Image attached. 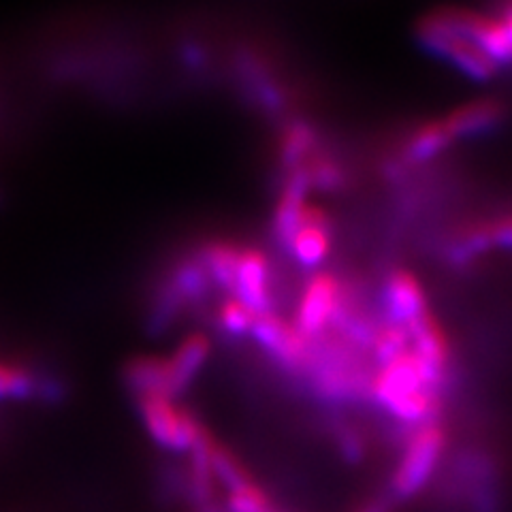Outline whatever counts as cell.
I'll return each instance as SVG.
<instances>
[{"label":"cell","mask_w":512,"mask_h":512,"mask_svg":"<svg viewBox=\"0 0 512 512\" xmlns=\"http://www.w3.org/2000/svg\"><path fill=\"white\" fill-rule=\"evenodd\" d=\"M442 387L429 378L412 348L402 357L382 365L372 376L370 397L399 423L423 427L436 423L442 408Z\"/></svg>","instance_id":"1"},{"label":"cell","mask_w":512,"mask_h":512,"mask_svg":"<svg viewBox=\"0 0 512 512\" xmlns=\"http://www.w3.org/2000/svg\"><path fill=\"white\" fill-rule=\"evenodd\" d=\"M416 32H419V39L429 52L438 54L470 79L489 82L498 73V64L491 62L463 32L461 11L431 13L419 24Z\"/></svg>","instance_id":"2"},{"label":"cell","mask_w":512,"mask_h":512,"mask_svg":"<svg viewBox=\"0 0 512 512\" xmlns=\"http://www.w3.org/2000/svg\"><path fill=\"white\" fill-rule=\"evenodd\" d=\"M444 448L446 431L438 421L416 427L404 444V453L399 457L397 468L393 470L389 498L393 502L416 498L427 487L429 480L434 478L442 461Z\"/></svg>","instance_id":"3"},{"label":"cell","mask_w":512,"mask_h":512,"mask_svg":"<svg viewBox=\"0 0 512 512\" xmlns=\"http://www.w3.org/2000/svg\"><path fill=\"white\" fill-rule=\"evenodd\" d=\"M141 421L146 425L152 440L171 451L188 453L201 444L207 436V429L186 410L175 406L173 399L160 395L137 397Z\"/></svg>","instance_id":"4"},{"label":"cell","mask_w":512,"mask_h":512,"mask_svg":"<svg viewBox=\"0 0 512 512\" xmlns=\"http://www.w3.org/2000/svg\"><path fill=\"white\" fill-rule=\"evenodd\" d=\"M252 338L259 342L271 357L286 370L303 372L310 357V340L303 338L295 325L286 323L276 314L256 316L250 329Z\"/></svg>","instance_id":"5"},{"label":"cell","mask_w":512,"mask_h":512,"mask_svg":"<svg viewBox=\"0 0 512 512\" xmlns=\"http://www.w3.org/2000/svg\"><path fill=\"white\" fill-rule=\"evenodd\" d=\"M340 291L342 284L329 274H318L308 282L306 291L301 295L295 320V327L303 338L314 340L323 335L340 301Z\"/></svg>","instance_id":"6"},{"label":"cell","mask_w":512,"mask_h":512,"mask_svg":"<svg viewBox=\"0 0 512 512\" xmlns=\"http://www.w3.org/2000/svg\"><path fill=\"white\" fill-rule=\"evenodd\" d=\"M406 329L410 335V344L414 346L412 352L423 363L425 372L438 387H444L448 363H451V344H448L438 318L427 310L423 316L406 325Z\"/></svg>","instance_id":"7"},{"label":"cell","mask_w":512,"mask_h":512,"mask_svg":"<svg viewBox=\"0 0 512 512\" xmlns=\"http://www.w3.org/2000/svg\"><path fill=\"white\" fill-rule=\"evenodd\" d=\"M382 293L391 323L406 327L427 312L425 288L408 269H393L384 280Z\"/></svg>","instance_id":"8"},{"label":"cell","mask_w":512,"mask_h":512,"mask_svg":"<svg viewBox=\"0 0 512 512\" xmlns=\"http://www.w3.org/2000/svg\"><path fill=\"white\" fill-rule=\"evenodd\" d=\"M269 265L265 254L259 250H242L237 269V288L235 297L244 308H248L254 316L274 314L271 310V295H269Z\"/></svg>","instance_id":"9"},{"label":"cell","mask_w":512,"mask_h":512,"mask_svg":"<svg viewBox=\"0 0 512 512\" xmlns=\"http://www.w3.org/2000/svg\"><path fill=\"white\" fill-rule=\"evenodd\" d=\"M506 120V105L500 99H476L459 105L444 118L448 133L453 139L480 137L493 133Z\"/></svg>","instance_id":"10"},{"label":"cell","mask_w":512,"mask_h":512,"mask_svg":"<svg viewBox=\"0 0 512 512\" xmlns=\"http://www.w3.org/2000/svg\"><path fill=\"white\" fill-rule=\"evenodd\" d=\"M331 250V229L325 212H320L318 207L306 205L301 218V229L297 231L291 252L295 261L303 267H316L327 259Z\"/></svg>","instance_id":"11"},{"label":"cell","mask_w":512,"mask_h":512,"mask_svg":"<svg viewBox=\"0 0 512 512\" xmlns=\"http://www.w3.org/2000/svg\"><path fill=\"white\" fill-rule=\"evenodd\" d=\"M461 26L466 37H470L498 67L512 62V39L502 18L461 11Z\"/></svg>","instance_id":"12"},{"label":"cell","mask_w":512,"mask_h":512,"mask_svg":"<svg viewBox=\"0 0 512 512\" xmlns=\"http://www.w3.org/2000/svg\"><path fill=\"white\" fill-rule=\"evenodd\" d=\"M207 355H210V342H207L205 335H190V338L175 350V355L169 359L173 402L175 397L182 395L188 389V384L195 380Z\"/></svg>","instance_id":"13"},{"label":"cell","mask_w":512,"mask_h":512,"mask_svg":"<svg viewBox=\"0 0 512 512\" xmlns=\"http://www.w3.org/2000/svg\"><path fill=\"white\" fill-rule=\"evenodd\" d=\"M124 382L128 389L143 395H160L171 399L169 359H135L124 367Z\"/></svg>","instance_id":"14"},{"label":"cell","mask_w":512,"mask_h":512,"mask_svg":"<svg viewBox=\"0 0 512 512\" xmlns=\"http://www.w3.org/2000/svg\"><path fill=\"white\" fill-rule=\"evenodd\" d=\"M239 256L242 250L233 244H210L201 252V265L210 276L212 284L220 286L222 291L235 297L237 288V269H239Z\"/></svg>","instance_id":"15"},{"label":"cell","mask_w":512,"mask_h":512,"mask_svg":"<svg viewBox=\"0 0 512 512\" xmlns=\"http://www.w3.org/2000/svg\"><path fill=\"white\" fill-rule=\"evenodd\" d=\"M453 135L448 133L444 120H431L414 128L408 143H406V158L410 163H427V160L436 158L444 150L451 148Z\"/></svg>","instance_id":"16"},{"label":"cell","mask_w":512,"mask_h":512,"mask_svg":"<svg viewBox=\"0 0 512 512\" xmlns=\"http://www.w3.org/2000/svg\"><path fill=\"white\" fill-rule=\"evenodd\" d=\"M316 143H318V137L310 124L295 122L288 126L284 137H282V146H280V160H282L284 173L288 175L306 165L308 160L314 156Z\"/></svg>","instance_id":"17"},{"label":"cell","mask_w":512,"mask_h":512,"mask_svg":"<svg viewBox=\"0 0 512 512\" xmlns=\"http://www.w3.org/2000/svg\"><path fill=\"white\" fill-rule=\"evenodd\" d=\"M210 468L216 483L227 489V493L254 483V478L244 463L239 461L227 446H220L216 442L210 451Z\"/></svg>","instance_id":"18"},{"label":"cell","mask_w":512,"mask_h":512,"mask_svg":"<svg viewBox=\"0 0 512 512\" xmlns=\"http://www.w3.org/2000/svg\"><path fill=\"white\" fill-rule=\"evenodd\" d=\"M370 348L374 352L376 361L380 363V367L387 365L410 350L408 329L404 325H397V323L382 325V327H378Z\"/></svg>","instance_id":"19"},{"label":"cell","mask_w":512,"mask_h":512,"mask_svg":"<svg viewBox=\"0 0 512 512\" xmlns=\"http://www.w3.org/2000/svg\"><path fill=\"white\" fill-rule=\"evenodd\" d=\"M171 284L186 303V301L205 299L207 291H210L212 280L199 261H186L175 269Z\"/></svg>","instance_id":"20"},{"label":"cell","mask_w":512,"mask_h":512,"mask_svg":"<svg viewBox=\"0 0 512 512\" xmlns=\"http://www.w3.org/2000/svg\"><path fill=\"white\" fill-rule=\"evenodd\" d=\"M37 395V378L22 367L0 365V397Z\"/></svg>","instance_id":"21"},{"label":"cell","mask_w":512,"mask_h":512,"mask_svg":"<svg viewBox=\"0 0 512 512\" xmlns=\"http://www.w3.org/2000/svg\"><path fill=\"white\" fill-rule=\"evenodd\" d=\"M254 314L237 299H227L218 308V325L229 335H246L254 325Z\"/></svg>","instance_id":"22"},{"label":"cell","mask_w":512,"mask_h":512,"mask_svg":"<svg viewBox=\"0 0 512 512\" xmlns=\"http://www.w3.org/2000/svg\"><path fill=\"white\" fill-rule=\"evenodd\" d=\"M310 184L312 188L320 190H335L342 186V169L333 163V160L325 156H312L306 163Z\"/></svg>","instance_id":"23"},{"label":"cell","mask_w":512,"mask_h":512,"mask_svg":"<svg viewBox=\"0 0 512 512\" xmlns=\"http://www.w3.org/2000/svg\"><path fill=\"white\" fill-rule=\"evenodd\" d=\"M487 233L491 239V248L512 250V214L487 222Z\"/></svg>","instance_id":"24"},{"label":"cell","mask_w":512,"mask_h":512,"mask_svg":"<svg viewBox=\"0 0 512 512\" xmlns=\"http://www.w3.org/2000/svg\"><path fill=\"white\" fill-rule=\"evenodd\" d=\"M393 510V500L391 498H378L363 504L357 512H391Z\"/></svg>","instance_id":"25"},{"label":"cell","mask_w":512,"mask_h":512,"mask_svg":"<svg viewBox=\"0 0 512 512\" xmlns=\"http://www.w3.org/2000/svg\"><path fill=\"white\" fill-rule=\"evenodd\" d=\"M502 22L506 24V28H508V32H510V39H512V7H508V9H506Z\"/></svg>","instance_id":"26"}]
</instances>
